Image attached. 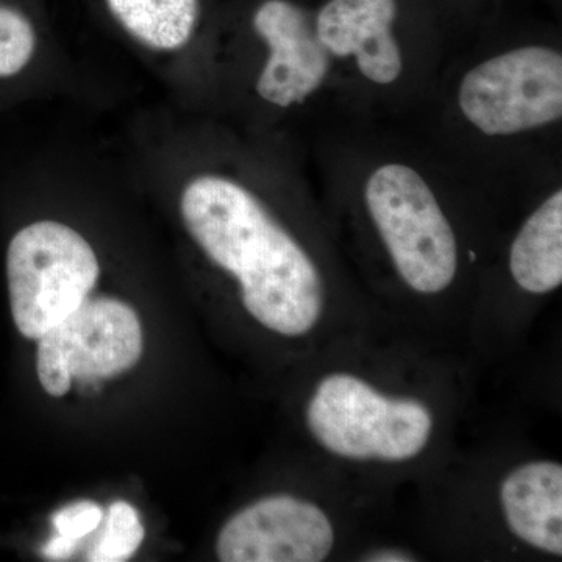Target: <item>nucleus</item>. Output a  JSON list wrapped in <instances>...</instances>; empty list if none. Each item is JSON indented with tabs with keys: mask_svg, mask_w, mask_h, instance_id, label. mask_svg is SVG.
Segmentation results:
<instances>
[{
	"mask_svg": "<svg viewBox=\"0 0 562 562\" xmlns=\"http://www.w3.org/2000/svg\"><path fill=\"white\" fill-rule=\"evenodd\" d=\"M180 213L206 257L238 280L254 319L291 338L313 330L324 308L321 273L249 188L201 173L184 184Z\"/></svg>",
	"mask_w": 562,
	"mask_h": 562,
	"instance_id": "f257e3e1",
	"label": "nucleus"
},
{
	"mask_svg": "<svg viewBox=\"0 0 562 562\" xmlns=\"http://www.w3.org/2000/svg\"><path fill=\"white\" fill-rule=\"evenodd\" d=\"M306 424L328 452L355 461L413 460L432 431V416L424 403L386 397L350 373H333L317 384Z\"/></svg>",
	"mask_w": 562,
	"mask_h": 562,
	"instance_id": "f03ea898",
	"label": "nucleus"
},
{
	"mask_svg": "<svg viewBox=\"0 0 562 562\" xmlns=\"http://www.w3.org/2000/svg\"><path fill=\"white\" fill-rule=\"evenodd\" d=\"M101 276L91 244L69 225L36 221L11 238L7 281L22 336L38 341L90 297Z\"/></svg>",
	"mask_w": 562,
	"mask_h": 562,
	"instance_id": "7ed1b4c3",
	"label": "nucleus"
},
{
	"mask_svg": "<svg viewBox=\"0 0 562 562\" xmlns=\"http://www.w3.org/2000/svg\"><path fill=\"white\" fill-rule=\"evenodd\" d=\"M364 201L402 280L420 294L446 291L457 276V238L424 177L386 162L366 181Z\"/></svg>",
	"mask_w": 562,
	"mask_h": 562,
	"instance_id": "20e7f679",
	"label": "nucleus"
},
{
	"mask_svg": "<svg viewBox=\"0 0 562 562\" xmlns=\"http://www.w3.org/2000/svg\"><path fill=\"white\" fill-rule=\"evenodd\" d=\"M458 106L491 138L547 127L562 116V55L547 46L494 55L462 77Z\"/></svg>",
	"mask_w": 562,
	"mask_h": 562,
	"instance_id": "39448f33",
	"label": "nucleus"
},
{
	"mask_svg": "<svg viewBox=\"0 0 562 562\" xmlns=\"http://www.w3.org/2000/svg\"><path fill=\"white\" fill-rule=\"evenodd\" d=\"M143 327L128 303L88 297L38 339L36 372L52 397L68 394L72 380L111 379L131 371L143 355Z\"/></svg>",
	"mask_w": 562,
	"mask_h": 562,
	"instance_id": "423d86ee",
	"label": "nucleus"
},
{
	"mask_svg": "<svg viewBox=\"0 0 562 562\" xmlns=\"http://www.w3.org/2000/svg\"><path fill=\"white\" fill-rule=\"evenodd\" d=\"M335 531L312 502L272 495L236 513L217 536L222 562H319L330 554Z\"/></svg>",
	"mask_w": 562,
	"mask_h": 562,
	"instance_id": "0eeeda50",
	"label": "nucleus"
},
{
	"mask_svg": "<svg viewBox=\"0 0 562 562\" xmlns=\"http://www.w3.org/2000/svg\"><path fill=\"white\" fill-rule=\"evenodd\" d=\"M254 29L268 47L255 85L257 94L279 109L308 101L331 65L308 13L290 0H266L255 11Z\"/></svg>",
	"mask_w": 562,
	"mask_h": 562,
	"instance_id": "6e6552de",
	"label": "nucleus"
},
{
	"mask_svg": "<svg viewBox=\"0 0 562 562\" xmlns=\"http://www.w3.org/2000/svg\"><path fill=\"white\" fill-rule=\"evenodd\" d=\"M395 18V0H328L314 29L331 58H353L364 79L387 87L403 72Z\"/></svg>",
	"mask_w": 562,
	"mask_h": 562,
	"instance_id": "1a4fd4ad",
	"label": "nucleus"
},
{
	"mask_svg": "<svg viewBox=\"0 0 562 562\" xmlns=\"http://www.w3.org/2000/svg\"><path fill=\"white\" fill-rule=\"evenodd\" d=\"M509 530L528 546L562 554V468L536 461L514 469L501 487Z\"/></svg>",
	"mask_w": 562,
	"mask_h": 562,
	"instance_id": "9d476101",
	"label": "nucleus"
},
{
	"mask_svg": "<svg viewBox=\"0 0 562 562\" xmlns=\"http://www.w3.org/2000/svg\"><path fill=\"white\" fill-rule=\"evenodd\" d=\"M514 281L531 294L552 292L562 283V192L538 206L517 233L509 254Z\"/></svg>",
	"mask_w": 562,
	"mask_h": 562,
	"instance_id": "9b49d317",
	"label": "nucleus"
},
{
	"mask_svg": "<svg viewBox=\"0 0 562 562\" xmlns=\"http://www.w3.org/2000/svg\"><path fill=\"white\" fill-rule=\"evenodd\" d=\"M114 20L147 49L177 52L194 36L199 0H106Z\"/></svg>",
	"mask_w": 562,
	"mask_h": 562,
	"instance_id": "f8f14e48",
	"label": "nucleus"
},
{
	"mask_svg": "<svg viewBox=\"0 0 562 562\" xmlns=\"http://www.w3.org/2000/svg\"><path fill=\"white\" fill-rule=\"evenodd\" d=\"M36 50L38 33L31 18L11 3L0 2V80L24 72Z\"/></svg>",
	"mask_w": 562,
	"mask_h": 562,
	"instance_id": "ddd939ff",
	"label": "nucleus"
},
{
	"mask_svg": "<svg viewBox=\"0 0 562 562\" xmlns=\"http://www.w3.org/2000/svg\"><path fill=\"white\" fill-rule=\"evenodd\" d=\"M143 522L138 512L127 502H114L106 512L103 532L92 547L88 561L122 562L131 560L144 541Z\"/></svg>",
	"mask_w": 562,
	"mask_h": 562,
	"instance_id": "4468645a",
	"label": "nucleus"
},
{
	"mask_svg": "<svg viewBox=\"0 0 562 562\" xmlns=\"http://www.w3.org/2000/svg\"><path fill=\"white\" fill-rule=\"evenodd\" d=\"M102 522L103 509L90 501L70 503L52 516V525L57 535L79 542L98 530Z\"/></svg>",
	"mask_w": 562,
	"mask_h": 562,
	"instance_id": "2eb2a0df",
	"label": "nucleus"
},
{
	"mask_svg": "<svg viewBox=\"0 0 562 562\" xmlns=\"http://www.w3.org/2000/svg\"><path fill=\"white\" fill-rule=\"evenodd\" d=\"M80 542L57 535L43 547V557L49 561H66L79 549Z\"/></svg>",
	"mask_w": 562,
	"mask_h": 562,
	"instance_id": "dca6fc26",
	"label": "nucleus"
},
{
	"mask_svg": "<svg viewBox=\"0 0 562 562\" xmlns=\"http://www.w3.org/2000/svg\"><path fill=\"white\" fill-rule=\"evenodd\" d=\"M364 561L371 562H406L416 561V558L409 557L408 553L401 552V550H379L364 558Z\"/></svg>",
	"mask_w": 562,
	"mask_h": 562,
	"instance_id": "f3484780",
	"label": "nucleus"
}]
</instances>
